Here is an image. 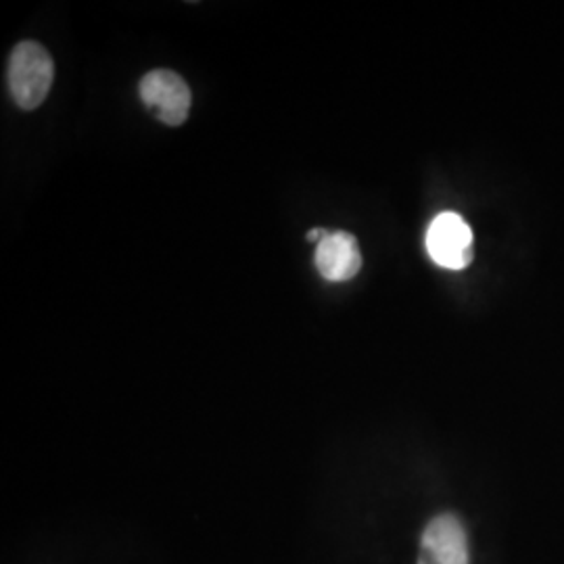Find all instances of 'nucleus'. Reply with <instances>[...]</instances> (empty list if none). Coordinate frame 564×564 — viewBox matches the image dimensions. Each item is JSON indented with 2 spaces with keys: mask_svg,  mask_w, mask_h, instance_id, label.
I'll return each instance as SVG.
<instances>
[{
  "mask_svg": "<svg viewBox=\"0 0 564 564\" xmlns=\"http://www.w3.org/2000/svg\"><path fill=\"white\" fill-rule=\"evenodd\" d=\"M316 268L330 282L351 281L362 268V253L354 235L330 232L316 249Z\"/></svg>",
  "mask_w": 564,
  "mask_h": 564,
  "instance_id": "nucleus-5",
  "label": "nucleus"
},
{
  "mask_svg": "<svg viewBox=\"0 0 564 564\" xmlns=\"http://www.w3.org/2000/svg\"><path fill=\"white\" fill-rule=\"evenodd\" d=\"M55 76L48 51L34 41H23L9 59V90L21 109H36L46 99Z\"/></svg>",
  "mask_w": 564,
  "mask_h": 564,
  "instance_id": "nucleus-1",
  "label": "nucleus"
},
{
  "mask_svg": "<svg viewBox=\"0 0 564 564\" xmlns=\"http://www.w3.org/2000/svg\"><path fill=\"white\" fill-rule=\"evenodd\" d=\"M419 564H468V540L456 514H440L424 529Z\"/></svg>",
  "mask_w": 564,
  "mask_h": 564,
  "instance_id": "nucleus-4",
  "label": "nucleus"
},
{
  "mask_svg": "<svg viewBox=\"0 0 564 564\" xmlns=\"http://www.w3.org/2000/svg\"><path fill=\"white\" fill-rule=\"evenodd\" d=\"M426 251L437 265L463 270L473 260L470 226L454 212L440 214L426 230Z\"/></svg>",
  "mask_w": 564,
  "mask_h": 564,
  "instance_id": "nucleus-3",
  "label": "nucleus"
},
{
  "mask_svg": "<svg viewBox=\"0 0 564 564\" xmlns=\"http://www.w3.org/2000/svg\"><path fill=\"white\" fill-rule=\"evenodd\" d=\"M328 235H330V232H326L324 228H314V230H310L305 237H307V241L323 242Z\"/></svg>",
  "mask_w": 564,
  "mask_h": 564,
  "instance_id": "nucleus-6",
  "label": "nucleus"
},
{
  "mask_svg": "<svg viewBox=\"0 0 564 564\" xmlns=\"http://www.w3.org/2000/svg\"><path fill=\"white\" fill-rule=\"evenodd\" d=\"M139 95L144 107L167 126H181L188 118L191 90L176 72H149L147 76H142Z\"/></svg>",
  "mask_w": 564,
  "mask_h": 564,
  "instance_id": "nucleus-2",
  "label": "nucleus"
}]
</instances>
